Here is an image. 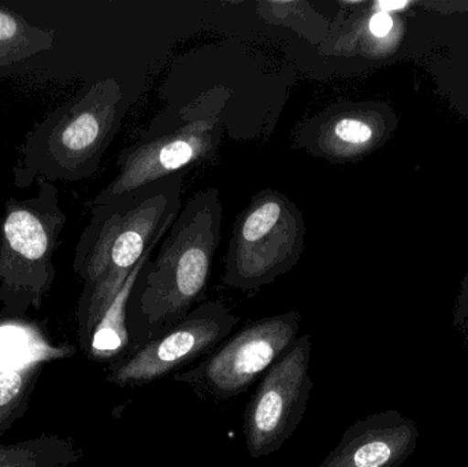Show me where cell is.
<instances>
[{
	"mask_svg": "<svg viewBox=\"0 0 468 467\" xmlns=\"http://www.w3.org/2000/svg\"><path fill=\"white\" fill-rule=\"evenodd\" d=\"M84 457L71 439L36 436L13 444H0V467H73Z\"/></svg>",
	"mask_w": 468,
	"mask_h": 467,
	"instance_id": "14",
	"label": "cell"
},
{
	"mask_svg": "<svg viewBox=\"0 0 468 467\" xmlns=\"http://www.w3.org/2000/svg\"><path fill=\"white\" fill-rule=\"evenodd\" d=\"M126 111L128 98L114 77L82 88L27 134L13 169L14 186L29 188L37 178L73 183L92 177Z\"/></svg>",
	"mask_w": 468,
	"mask_h": 467,
	"instance_id": "3",
	"label": "cell"
},
{
	"mask_svg": "<svg viewBox=\"0 0 468 467\" xmlns=\"http://www.w3.org/2000/svg\"><path fill=\"white\" fill-rule=\"evenodd\" d=\"M393 27H395V19H393L390 14L374 11V14H371L370 18H368V33H370L374 38H378V40L388 37L390 32H392Z\"/></svg>",
	"mask_w": 468,
	"mask_h": 467,
	"instance_id": "16",
	"label": "cell"
},
{
	"mask_svg": "<svg viewBox=\"0 0 468 467\" xmlns=\"http://www.w3.org/2000/svg\"><path fill=\"white\" fill-rule=\"evenodd\" d=\"M222 219L224 205L214 186L197 192L183 206L155 260L139 274L129 299L128 328L155 339L205 301Z\"/></svg>",
	"mask_w": 468,
	"mask_h": 467,
	"instance_id": "2",
	"label": "cell"
},
{
	"mask_svg": "<svg viewBox=\"0 0 468 467\" xmlns=\"http://www.w3.org/2000/svg\"><path fill=\"white\" fill-rule=\"evenodd\" d=\"M54 47V32L30 25L21 16L0 8V68L13 66Z\"/></svg>",
	"mask_w": 468,
	"mask_h": 467,
	"instance_id": "15",
	"label": "cell"
},
{
	"mask_svg": "<svg viewBox=\"0 0 468 467\" xmlns=\"http://www.w3.org/2000/svg\"><path fill=\"white\" fill-rule=\"evenodd\" d=\"M409 441V430L395 417H368L352 425L318 467H396Z\"/></svg>",
	"mask_w": 468,
	"mask_h": 467,
	"instance_id": "11",
	"label": "cell"
},
{
	"mask_svg": "<svg viewBox=\"0 0 468 467\" xmlns=\"http://www.w3.org/2000/svg\"><path fill=\"white\" fill-rule=\"evenodd\" d=\"M230 99L228 88H211L189 103L159 112L131 145L118 154V175L93 197L101 205L173 175H183L216 155L225 136L222 114Z\"/></svg>",
	"mask_w": 468,
	"mask_h": 467,
	"instance_id": "4",
	"label": "cell"
},
{
	"mask_svg": "<svg viewBox=\"0 0 468 467\" xmlns=\"http://www.w3.org/2000/svg\"><path fill=\"white\" fill-rule=\"evenodd\" d=\"M183 175H173L90 206L73 260L74 273L84 282L76 313L82 350L132 271L169 232L183 208Z\"/></svg>",
	"mask_w": 468,
	"mask_h": 467,
	"instance_id": "1",
	"label": "cell"
},
{
	"mask_svg": "<svg viewBox=\"0 0 468 467\" xmlns=\"http://www.w3.org/2000/svg\"><path fill=\"white\" fill-rule=\"evenodd\" d=\"M239 318L221 301L205 302L180 323L110 365L106 380L120 388H136L207 356L232 334Z\"/></svg>",
	"mask_w": 468,
	"mask_h": 467,
	"instance_id": "9",
	"label": "cell"
},
{
	"mask_svg": "<svg viewBox=\"0 0 468 467\" xmlns=\"http://www.w3.org/2000/svg\"><path fill=\"white\" fill-rule=\"evenodd\" d=\"M37 195L5 200L0 224V318L18 320L40 310L54 285V254L65 228L54 183L37 178Z\"/></svg>",
	"mask_w": 468,
	"mask_h": 467,
	"instance_id": "5",
	"label": "cell"
},
{
	"mask_svg": "<svg viewBox=\"0 0 468 467\" xmlns=\"http://www.w3.org/2000/svg\"><path fill=\"white\" fill-rule=\"evenodd\" d=\"M300 326L299 312L253 321L228 337L197 366L175 373L173 381L191 387L203 399H233L247 391L299 339Z\"/></svg>",
	"mask_w": 468,
	"mask_h": 467,
	"instance_id": "7",
	"label": "cell"
},
{
	"mask_svg": "<svg viewBox=\"0 0 468 467\" xmlns=\"http://www.w3.org/2000/svg\"><path fill=\"white\" fill-rule=\"evenodd\" d=\"M158 246L159 244H155L148 249L147 254L132 271L114 301L96 323L90 337V345L85 351V354H88L93 361H110L114 364L128 356L129 345H131V334L128 328L129 299L139 279V274L142 273L145 263L154 257Z\"/></svg>",
	"mask_w": 468,
	"mask_h": 467,
	"instance_id": "13",
	"label": "cell"
},
{
	"mask_svg": "<svg viewBox=\"0 0 468 467\" xmlns=\"http://www.w3.org/2000/svg\"><path fill=\"white\" fill-rule=\"evenodd\" d=\"M409 2H377L374 3L373 7L374 11H381V13L390 14L395 13V11L403 10L409 5Z\"/></svg>",
	"mask_w": 468,
	"mask_h": 467,
	"instance_id": "17",
	"label": "cell"
},
{
	"mask_svg": "<svg viewBox=\"0 0 468 467\" xmlns=\"http://www.w3.org/2000/svg\"><path fill=\"white\" fill-rule=\"evenodd\" d=\"M305 244L304 216L282 192L263 189L234 222L222 282L258 292L299 263Z\"/></svg>",
	"mask_w": 468,
	"mask_h": 467,
	"instance_id": "6",
	"label": "cell"
},
{
	"mask_svg": "<svg viewBox=\"0 0 468 467\" xmlns=\"http://www.w3.org/2000/svg\"><path fill=\"white\" fill-rule=\"evenodd\" d=\"M70 345H44L35 356L0 367V436L29 410L30 400L44 367L54 359L73 356Z\"/></svg>",
	"mask_w": 468,
	"mask_h": 467,
	"instance_id": "12",
	"label": "cell"
},
{
	"mask_svg": "<svg viewBox=\"0 0 468 467\" xmlns=\"http://www.w3.org/2000/svg\"><path fill=\"white\" fill-rule=\"evenodd\" d=\"M382 121L377 110L365 104H332L303 121L294 132L293 145L330 164L355 161L381 139Z\"/></svg>",
	"mask_w": 468,
	"mask_h": 467,
	"instance_id": "10",
	"label": "cell"
},
{
	"mask_svg": "<svg viewBox=\"0 0 468 467\" xmlns=\"http://www.w3.org/2000/svg\"><path fill=\"white\" fill-rule=\"evenodd\" d=\"M313 339L299 337L264 373L244 413V439L252 460L277 452L296 432L314 388Z\"/></svg>",
	"mask_w": 468,
	"mask_h": 467,
	"instance_id": "8",
	"label": "cell"
}]
</instances>
